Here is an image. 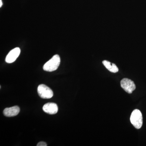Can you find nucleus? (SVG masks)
Segmentation results:
<instances>
[{"label":"nucleus","mask_w":146,"mask_h":146,"mask_svg":"<svg viewBox=\"0 0 146 146\" xmlns=\"http://www.w3.org/2000/svg\"><path fill=\"white\" fill-rule=\"evenodd\" d=\"M37 92L39 97L42 99H48L53 96V92L52 89L45 84H40L38 86Z\"/></svg>","instance_id":"obj_3"},{"label":"nucleus","mask_w":146,"mask_h":146,"mask_svg":"<svg viewBox=\"0 0 146 146\" xmlns=\"http://www.w3.org/2000/svg\"><path fill=\"white\" fill-rule=\"evenodd\" d=\"M103 64L108 70L112 73H117L119 71V69L114 63H111L109 61L104 60L102 62Z\"/></svg>","instance_id":"obj_8"},{"label":"nucleus","mask_w":146,"mask_h":146,"mask_svg":"<svg viewBox=\"0 0 146 146\" xmlns=\"http://www.w3.org/2000/svg\"><path fill=\"white\" fill-rule=\"evenodd\" d=\"M20 53L21 49L20 48L17 47L13 49L7 56L5 58L6 62L8 63H13L18 58Z\"/></svg>","instance_id":"obj_5"},{"label":"nucleus","mask_w":146,"mask_h":146,"mask_svg":"<svg viewBox=\"0 0 146 146\" xmlns=\"http://www.w3.org/2000/svg\"><path fill=\"white\" fill-rule=\"evenodd\" d=\"M130 121L133 126L137 129L142 127L143 123V116L140 110L138 109L133 110L131 115Z\"/></svg>","instance_id":"obj_2"},{"label":"nucleus","mask_w":146,"mask_h":146,"mask_svg":"<svg viewBox=\"0 0 146 146\" xmlns=\"http://www.w3.org/2000/svg\"><path fill=\"white\" fill-rule=\"evenodd\" d=\"M121 87L128 94H131L136 89L134 82L129 79L123 78L121 81Z\"/></svg>","instance_id":"obj_4"},{"label":"nucleus","mask_w":146,"mask_h":146,"mask_svg":"<svg viewBox=\"0 0 146 146\" xmlns=\"http://www.w3.org/2000/svg\"><path fill=\"white\" fill-rule=\"evenodd\" d=\"M43 110L46 113L50 115H54L57 113L58 107L56 104L49 102L43 106Z\"/></svg>","instance_id":"obj_6"},{"label":"nucleus","mask_w":146,"mask_h":146,"mask_svg":"<svg viewBox=\"0 0 146 146\" xmlns=\"http://www.w3.org/2000/svg\"><path fill=\"white\" fill-rule=\"evenodd\" d=\"M37 146H47V144L44 142H40L36 145Z\"/></svg>","instance_id":"obj_9"},{"label":"nucleus","mask_w":146,"mask_h":146,"mask_svg":"<svg viewBox=\"0 0 146 146\" xmlns=\"http://www.w3.org/2000/svg\"><path fill=\"white\" fill-rule=\"evenodd\" d=\"M60 59L58 55H55L43 66L44 70L52 72L57 70L60 65Z\"/></svg>","instance_id":"obj_1"},{"label":"nucleus","mask_w":146,"mask_h":146,"mask_svg":"<svg viewBox=\"0 0 146 146\" xmlns=\"http://www.w3.org/2000/svg\"><path fill=\"white\" fill-rule=\"evenodd\" d=\"M20 111V108L18 106H14L5 108L3 111V114L6 117H14L18 115Z\"/></svg>","instance_id":"obj_7"},{"label":"nucleus","mask_w":146,"mask_h":146,"mask_svg":"<svg viewBox=\"0 0 146 146\" xmlns=\"http://www.w3.org/2000/svg\"><path fill=\"white\" fill-rule=\"evenodd\" d=\"M3 5V3L2 1V0H0V7H1Z\"/></svg>","instance_id":"obj_10"}]
</instances>
